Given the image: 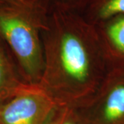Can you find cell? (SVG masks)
Segmentation results:
<instances>
[{"label":"cell","instance_id":"6da1fadb","mask_svg":"<svg viewBox=\"0 0 124 124\" xmlns=\"http://www.w3.org/2000/svg\"><path fill=\"white\" fill-rule=\"evenodd\" d=\"M57 23L42 36L44 68L38 84L58 106L79 109L105 79L106 61L97 33Z\"/></svg>","mask_w":124,"mask_h":124},{"label":"cell","instance_id":"7a4b0ae2","mask_svg":"<svg viewBox=\"0 0 124 124\" xmlns=\"http://www.w3.org/2000/svg\"><path fill=\"white\" fill-rule=\"evenodd\" d=\"M0 39L24 81L38 84L44 68L42 36L34 20L17 1L0 4Z\"/></svg>","mask_w":124,"mask_h":124},{"label":"cell","instance_id":"3957f363","mask_svg":"<svg viewBox=\"0 0 124 124\" xmlns=\"http://www.w3.org/2000/svg\"><path fill=\"white\" fill-rule=\"evenodd\" d=\"M57 106L39 85L26 84L0 101V124H46Z\"/></svg>","mask_w":124,"mask_h":124},{"label":"cell","instance_id":"277c9868","mask_svg":"<svg viewBox=\"0 0 124 124\" xmlns=\"http://www.w3.org/2000/svg\"><path fill=\"white\" fill-rule=\"evenodd\" d=\"M77 110L84 124H124V75L107 74L93 98Z\"/></svg>","mask_w":124,"mask_h":124},{"label":"cell","instance_id":"5b68a950","mask_svg":"<svg viewBox=\"0 0 124 124\" xmlns=\"http://www.w3.org/2000/svg\"><path fill=\"white\" fill-rule=\"evenodd\" d=\"M26 84L13 58L0 39V101L13 95Z\"/></svg>","mask_w":124,"mask_h":124},{"label":"cell","instance_id":"8992f818","mask_svg":"<svg viewBox=\"0 0 124 124\" xmlns=\"http://www.w3.org/2000/svg\"><path fill=\"white\" fill-rule=\"evenodd\" d=\"M98 36L106 62L111 58L124 59V16L114 20Z\"/></svg>","mask_w":124,"mask_h":124},{"label":"cell","instance_id":"52a82bcc","mask_svg":"<svg viewBox=\"0 0 124 124\" xmlns=\"http://www.w3.org/2000/svg\"><path fill=\"white\" fill-rule=\"evenodd\" d=\"M46 124H84L77 109L57 106Z\"/></svg>","mask_w":124,"mask_h":124},{"label":"cell","instance_id":"ba28073f","mask_svg":"<svg viewBox=\"0 0 124 124\" xmlns=\"http://www.w3.org/2000/svg\"><path fill=\"white\" fill-rule=\"evenodd\" d=\"M119 15H124V0H106L98 7L97 11V17L101 20Z\"/></svg>","mask_w":124,"mask_h":124},{"label":"cell","instance_id":"9c48e42d","mask_svg":"<svg viewBox=\"0 0 124 124\" xmlns=\"http://www.w3.org/2000/svg\"><path fill=\"white\" fill-rule=\"evenodd\" d=\"M13 1H17V0H0V4H4L6 2H13Z\"/></svg>","mask_w":124,"mask_h":124}]
</instances>
